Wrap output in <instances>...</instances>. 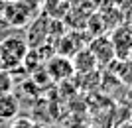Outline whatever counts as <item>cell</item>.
<instances>
[{"label": "cell", "instance_id": "6da1fadb", "mask_svg": "<svg viewBox=\"0 0 132 128\" xmlns=\"http://www.w3.org/2000/svg\"><path fill=\"white\" fill-rule=\"evenodd\" d=\"M26 55H28V45L20 38H6L0 44V59H2L0 67L2 69L10 71V69L18 67L26 59Z\"/></svg>", "mask_w": 132, "mask_h": 128}, {"label": "cell", "instance_id": "7a4b0ae2", "mask_svg": "<svg viewBox=\"0 0 132 128\" xmlns=\"http://www.w3.org/2000/svg\"><path fill=\"white\" fill-rule=\"evenodd\" d=\"M114 47L116 59H130L132 55V24H120L112 28V33L109 36Z\"/></svg>", "mask_w": 132, "mask_h": 128}, {"label": "cell", "instance_id": "3957f363", "mask_svg": "<svg viewBox=\"0 0 132 128\" xmlns=\"http://www.w3.org/2000/svg\"><path fill=\"white\" fill-rule=\"evenodd\" d=\"M89 49L97 59V65L99 67H110L112 63L116 61L114 55V47H112V41L106 36H95L91 41H89Z\"/></svg>", "mask_w": 132, "mask_h": 128}, {"label": "cell", "instance_id": "277c9868", "mask_svg": "<svg viewBox=\"0 0 132 128\" xmlns=\"http://www.w3.org/2000/svg\"><path fill=\"white\" fill-rule=\"evenodd\" d=\"M45 69H47L50 79H53V81H65V79H69L73 73H75L73 63H71V57L61 55V53H57L55 57H50Z\"/></svg>", "mask_w": 132, "mask_h": 128}, {"label": "cell", "instance_id": "5b68a950", "mask_svg": "<svg viewBox=\"0 0 132 128\" xmlns=\"http://www.w3.org/2000/svg\"><path fill=\"white\" fill-rule=\"evenodd\" d=\"M71 63H73L75 73H79V75H83V73H91V71H97V69H99L97 59H95V55L91 53L89 47H81L77 53H73V55H71Z\"/></svg>", "mask_w": 132, "mask_h": 128}, {"label": "cell", "instance_id": "8992f818", "mask_svg": "<svg viewBox=\"0 0 132 128\" xmlns=\"http://www.w3.org/2000/svg\"><path fill=\"white\" fill-rule=\"evenodd\" d=\"M16 114H18V99L12 93L2 95L0 97V118L8 120V118H14Z\"/></svg>", "mask_w": 132, "mask_h": 128}, {"label": "cell", "instance_id": "52a82bcc", "mask_svg": "<svg viewBox=\"0 0 132 128\" xmlns=\"http://www.w3.org/2000/svg\"><path fill=\"white\" fill-rule=\"evenodd\" d=\"M110 67H116V77L124 85L132 87V59H116Z\"/></svg>", "mask_w": 132, "mask_h": 128}, {"label": "cell", "instance_id": "ba28073f", "mask_svg": "<svg viewBox=\"0 0 132 128\" xmlns=\"http://www.w3.org/2000/svg\"><path fill=\"white\" fill-rule=\"evenodd\" d=\"M12 87H14V81H12V75L8 69H2L0 67V97L12 93Z\"/></svg>", "mask_w": 132, "mask_h": 128}, {"label": "cell", "instance_id": "9c48e42d", "mask_svg": "<svg viewBox=\"0 0 132 128\" xmlns=\"http://www.w3.org/2000/svg\"><path fill=\"white\" fill-rule=\"evenodd\" d=\"M116 128H132V122H120Z\"/></svg>", "mask_w": 132, "mask_h": 128}, {"label": "cell", "instance_id": "30bf717a", "mask_svg": "<svg viewBox=\"0 0 132 128\" xmlns=\"http://www.w3.org/2000/svg\"><path fill=\"white\" fill-rule=\"evenodd\" d=\"M130 24H132V14H130Z\"/></svg>", "mask_w": 132, "mask_h": 128}, {"label": "cell", "instance_id": "8fae6325", "mask_svg": "<svg viewBox=\"0 0 132 128\" xmlns=\"http://www.w3.org/2000/svg\"><path fill=\"white\" fill-rule=\"evenodd\" d=\"M130 59H132V55H130Z\"/></svg>", "mask_w": 132, "mask_h": 128}]
</instances>
